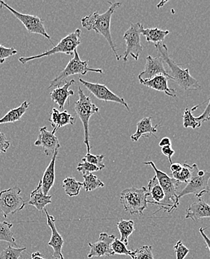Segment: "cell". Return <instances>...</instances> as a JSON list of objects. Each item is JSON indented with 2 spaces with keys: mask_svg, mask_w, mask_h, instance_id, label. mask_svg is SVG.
Returning <instances> with one entry per match:
<instances>
[{
  "mask_svg": "<svg viewBox=\"0 0 210 259\" xmlns=\"http://www.w3.org/2000/svg\"><path fill=\"white\" fill-rule=\"evenodd\" d=\"M162 153L169 158V162L172 164V157L175 155V152L172 147H164L162 148Z\"/></svg>",
  "mask_w": 210,
  "mask_h": 259,
  "instance_id": "42",
  "label": "cell"
},
{
  "mask_svg": "<svg viewBox=\"0 0 210 259\" xmlns=\"http://www.w3.org/2000/svg\"><path fill=\"white\" fill-rule=\"evenodd\" d=\"M172 141H171L170 138L167 137H164L162 138L160 141H159V147H172Z\"/></svg>",
  "mask_w": 210,
  "mask_h": 259,
  "instance_id": "44",
  "label": "cell"
},
{
  "mask_svg": "<svg viewBox=\"0 0 210 259\" xmlns=\"http://www.w3.org/2000/svg\"><path fill=\"white\" fill-rule=\"evenodd\" d=\"M175 253H176V259H184L189 253V249L183 244L182 241H178L175 244Z\"/></svg>",
  "mask_w": 210,
  "mask_h": 259,
  "instance_id": "38",
  "label": "cell"
},
{
  "mask_svg": "<svg viewBox=\"0 0 210 259\" xmlns=\"http://www.w3.org/2000/svg\"><path fill=\"white\" fill-rule=\"evenodd\" d=\"M207 228H203V227H201L199 229V232H200V235H201L202 238H203V241H205L206 244V247L208 248L210 252V239L208 238L207 235L205 234V230H206Z\"/></svg>",
  "mask_w": 210,
  "mask_h": 259,
  "instance_id": "43",
  "label": "cell"
},
{
  "mask_svg": "<svg viewBox=\"0 0 210 259\" xmlns=\"http://www.w3.org/2000/svg\"><path fill=\"white\" fill-rule=\"evenodd\" d=\"M192 177L187 185L179 193V200L188 194H194L197 199H200L204 194L209 193L208 183L210 180V172L199 169L196 164H192Z\"/></svg>",
  "mask_w": 210,
  "mask_h": 259,
  "instance_id": "7",
  "label": "cell"
},
{
  "mask_svg": "<svg viewBox=\"0 0 210 259\" xmlns=\"http://www.w3.org/2000/svg\"><path fill=\"white\" fill-rule=\"evenodd\" d=\"M56 132L49 131L48 127L43 126L40 128L38 137L34 143V145L36 147H42L45 153L48 156L52 155L56 153L59 149L60 148V143H59V138L55 136Z\"/></svg>",
  "mask_w": 210,
  "mask_h": 259,
  "instance_id": "15",
  "label": "cell"
},
{
  "mask_svg": "<svg viewBox=\"0 0 210 259\" xmlns=\"http://www.w3.org/2000/svg\"><path fill=\"white\" fill-rule=\"evenodd\" d=\"M169 30H162L158 28H148L145 29L143 27L141 29V34H143L146 37V40L148 43H154L155 45L162 43L166 36L169 34Z\"/></svg>",
  "mask_w": 210,
  "mask_h": 259,
  "instance_id": "26",
  "label": "cell"
},
{
  "mask_svg": "<svg viewBox=\"0 0 210 259\" xmlns=\"http://www.w3.org/2000/svg\"><path fill=\"white\" fill-rule=\"evenodd\" d=\"M130 256L133 259H154L152 252V246L147 245L139 249L130 250Z\"/></svg>",
  "mask_w": 210,
  "mask_h": 259,
  "instance_id": "32",
  "label": "cell"
},
{
  "mask_svg": "<svg viewBox=\"0 0 210 259\" xmlns=\"http://www.w3.org/2000/svg\"><path fill=\"white\" fill-rule=\"evenodd\" d=\"M3 7L10 11L11 13L24 25L28 32L31 33V34H40V35L46 37L48 40L51 39L50 36L47 32L46 29H45L44 20H41L40 17H37V16L25 15V14L20 13V12L15 10L13 8L9 6L4 1H0V8L2 9Z\"/></svg>",
  "mask_w": 210,
  "mask_h": 259,
  "instance_id": "11",
  "label": "cell"
},
{
  "mask_svg": "<svg viewBox=\"0 0 210 259\" xmlns=\"http://www.w3.org/2000/svg\"><path fill=\"white\" fill-rule=\"evenodd\" d=\"M105 158L104 155H92L90 153L86 154L82 158H81V162H87L89 164H93V165L96 166L100 169H104L106 167V165L103 164V158Z\"/></svg>",
  "mask_w": 210,
  "mask_h": 259,
  "instance_id": "35",
  "label": "cell"
},
{
  "mask_svg": "<svg viewBox=\"0 0 210 259\" xmlns=\"http://www.w3.org/2000/svg\"><path fill=\"white\" fill-rule=\"evenodd\" d=\"M210 218V205L201 198L192 202L186 211V219L197 221L203 218Z\"/></svg>",
  "mask_w": 210,
  "mask_h": 259,
  "instance_id": "17",
  "label": "cell"
},
{
  "mask_svg": "<svg viewBox=\"0 0 210 259\" xmlns=\"http://www.w3.org/2000/svg\"><path fill=\"white\" fill-rule=\"evenodd\" d=\"M10 141L7 139L4 133H0V155L6 153L10 147Z\"/></svg>",
  "mask_w": 210,
  "mask_h": 259,
  "instance_id": "40",
  "label": "cell"
},
{
  "mask_svg": "<svg viewBox=\"0 0 210 259\" xmlns=\"http://www.w3.org/2000/svg\"><path fill=\"white\" fill-rule=\"evenodd\" d=\"M84 182L82 183V188L85 191L90 192L95 191L97 188H103L105 186L104 183L93 174H86L82 175Z\"/></svg>",
  "mask_w": 210,
  "mask_h": 259,
  "instance_id": "29",
  "label": "cell"
},
{
  "mask_svg": "<svg viewBox=\"0 0 210 259\" xmlns=\"http://www.w3.org/2000/svg\"><path fill=\"white\" fill-rule=\"evenodd\" d=\"M26 250V247L15 248L9 245L0 254V259H19Z\"/></svg>",
  "mask_w": 210,
  "mask_h": 259,
  "instance_id": "33",
  "label": "cell"
},
{
  "mask_svg": "<svg viewBox=\"0 0 210 259\" xmlns=\"http://www.w3.org/2000/svg\"><path fill=\"white\" fill-rule=\"evenodd\" d=\"M155 47L159 53V56H160L164 61V63L169 66L171 73H172L170 76L172 77V80L175 81L180 87L187 92L197 91L200 89L199 81L194 77L191 76L189 69L182 68L170 57L169 48L164 44H157V45H155Z\"/></svg>",
  "mask_w": 210,
  "mask_h": 259,
  "instance_id": "2",
  "label": "cell"
},
{
  "mask_svg": "<svg viewBox=\"0 0 210 259\" xmlns=\"http://www.w3.org/2000/svg\"><path fill=\"white\" fill-rule=\"evenodd\" d=\"M109 3L110 6L105 13L100 15L98 12H95L81 18V26L88 31L94 30L96 31L97 34L103 36L112 48L116 59L119 61L121 56L117 54L116 46L112 40V34H111V20L116 9L121 6V3L117 2V3H112L109 2Z\"/></svg>",
  "mask_w": 210,
  "mask_h": 259,
  "instance_id": "1",
  "label": "cell"
},
{
  "mask_svg": "<svg viewBox=\"0 0 210 259\" xmlns=\"http://www.w3.org/2000/svg\"><path fill=\"white\" fill-rule=\"evenodd\" d=\"M183 119L184 128H192L194 130L201 126V122L197 121L196 117L192 115V111L189 108H186L185 110Z\"/></svg>",
  "mask_w": 210,
  "mask_h": 259,
  "instance_id": "34",
  "label": "cell"
},
{
  "mask_svg": "<svg viewBox=\"0 0 210 259\" xmlns=\"http://www.w3.org/2000/svg\"><path fill=\"white\" fill-rule=\"evenodd\" d=\"M31 259H47V258H44L43 255H42V254L40 253V252H38V251H37V252H33V253L32 254V258H31Z\"/></svg>",
  "mask_w": 210,
  "mask_h": 259,
  "instance_id": "46",
  "label": "cell"
},
{
  "mask_svg": "<svg viewBox=\"0 0 210 259\" xmlns=\"http://www.w3.org/2000/svg\"><path fill=\"white\" fill-rule=\"evenodd\" d=\"M49 121L51 123L54 131L67 125H74L76 119L68 113L67 111H60L53 108L50 111V117Z\"/></svg>",
  "mask_w": 210,
  "mask_h": 259,
  "instance_id": "18",
  "label": "cell"
},
{
  "mask_svg": "<svg viewBox=\"0 0 210 259\" xmlns=\"http://www.w3.org/2000/svg\"><path fill=\"white\" fill-rule=\"evenodd\" d=\"M144 164L146 165H150L154 169L155 177L157 179L159 185L162 187L163 191L164 193V198L161 202L159 209L156 212L162 209L163 211L171 213L178 208L180 200L178 199V189L179 185L181 184L180 182L177 181L175 179L169 177L167 174L158 169L153 161H148Z\"/></svg>",
  "mask_w": 210,
  "mask_h": 259,
  "instance_id": "3",
  "label": "cell"
},
{
  "mask_svg": "<svg viewBox=\"0 0 210 259\" xmlns=\"http://www.w3.org/2000/svg\"><path fill=\"white\" fill-rule=\"evenodd\" d=\"M73 58L69 61L68 64L66 66L65 68L54 79L50 81V86L48 89L52 88L59 87L61 84H63L64 80L67 77L73 76V75L87 74L88 72H94V73H103L102 69L91 68L89 67V62L87 61H81L79 57L77 50L73 53Z\"/></svg>",
  "mask_w": 210,
  "mask_h": 259,
  "instance_id": "8",
  "label": "cell"
},
{
  "mask_svg": "<svg viewBox=\"0 0 210 259\" xmlns=\"http://www.w3.org/2000/svg\"><path fill=\"white\" fill-rule=\"evenodd\" d=\"M192 175V166L185 163V164H183V168H182L180 172H172V178L175 179V180L180 182V183L187 184L189 183V180H190Z\"/></svg>",
  "mask_w": 210,
  "mask_h": 259,
  "instance_id": "31",
  "label": "cell"
},
{
  "mask_svg": "<svg viewBox=\"0 0 210 259\" xmlns=\"http://www.w3.org/2000/svg\"><path fill=\"white\" fill-rule=\"evenodd\" d=\"M111 246H112V249L113 251L114 254L130 255V250L127 248L126 245L121 242L120 240L117 239V238H114Z\"/></svg>",
  "mask_w": 210,
  "mask_h": 259,
  "instance_id": "36",
  "label": "cell"
},
{
  "mask_svg": "<svg viewBox=\"0 0 210 259\" xmlns=\"http://www.w3.org/2000/svg\"><path fill=\"white\" fill-rule=\"evenodd\" d=\"M143 26L141 23H131L129 29L125 31L123 34V39L126 41V50L123 56L124 62L128 61L129 56L136 61L139 60L143 51V47L141 45V29Z\"/></svg>",
  "mask_w": 210,
  "mask_h": 259,
  "instance_id": "10",
  "label": "cell"
},
{
  "mask_svg": "<svg viewBox=\"0 0 210 259\" xmlns=\"http://www.w3.org/2000/svg\"><path fill=\"white\" fill-rule=\"evenodd\" d=\"M13 224L12 223L0 222V241H6L13 245H16L15 236L12 231Z\"/></svg>",
  "mask_w": 210,
  "mask_h": 259,
  "instance_id": "30",
  "label": "cell"
},
{
  "mask_svg": "<svg viewBox=\"0 0 210 259\" xmlns=\"http://www.w3.org/2000/svg\"><path fill=\"white\" fill-rule=\"evenodd\" d=\"M44 211H45L47 215V221H47V224H48V227L51 229L52 232L51 238H50L48 245L53 249V258L65 259L63 254H62V247H63L65 241H64L62 235L59 233L57 229H56V224H55L56 219H55L54 217L49 214L46 208H45Z\"/></svg>",
  "mask_w": 210,
  "mask_h": 259,
  "instance_id": "16",
  "label": "cell"
},
{
  "mask_svg": "<svg viewBox=\"0 0 210 259\" xmlns=\"http://www.w3.org/2000/svg\"><path fill=\"white\" fill-rule=\"evenodd\" d=\"M59 150L53 154L52 156L51 161L45 171L43 177L40 180L39 183L41 185L42 191L45 195H48L50 189L53 188L55 183V178H56V172H55V167H56V158H57Z\"/></svg>",
  "mask_w": 210,
  "mask_h": 259,
  "instance_id": "21",
  "label": "cell"
},
{
  "mask_svg": "<svg viewBox=\"0 0 210 259\" xmlns=\"http://www.w3.org/2000/svg\"><path fill=\"white\" fill-rule=\"evenodd\" d=\"M31 103L24 101L20 106L9 111L4 117L0 118V124L12 123L20 120L25 113L27 111Z\"/></svg>",
  "mask_w": 210,
  "mask_h": 259,
  "instance_id": "24",
  "label": "cell"
},
{
  "mask_svg": "<svg viewBox=\"0 0 210 259\" xmlns=\"http://www.w3.org/2000/svg\"><path fill=\"white\" fill-rule=\"evenodd\" d=\"M182 168H183V164H180V163H172L171 165V170L172 172H180Z\"/></svg>",
  "mask_w": 210,
  "mask_h": 259,
  "instance_id": "45",
  "label": "cell"
},
{
  "mask_svg": "<svg viewBox=\"0 0 210 259\" xmlns=\"http://www.w3.org/2000/svg\"><path fill=\"white\" fill-rule=\"evenodd\" d=\"M117 227L120 234V241L128 246V238L135 231L134 221L131 220H120L117 224Z\"/></svg>",
  "mask_w": 210,
  "mask_h": 259,
  "instance_id": "27",
  "label": "cell"
},
{
  "mask_svg": "<svg viewBox=\"0 0 210 259\" xmlns=\"http://www.w3.org/2000/svg\"><path fill=\"white\" fill-rule=\"evenodd\" d=\"M148 192L153 200L150 201V204H154L158 207L160 206L161 202L164 198V193L162 187L159 185L156 177L149 180Z\"/></svg>",
  "mask_w": 210,
  "mask_h": 259,
  "instance_id": "25",
  "label": "cell"
},
{
  "mask_svg": "<svg viewBox=\"0 0 210 259\" xmlns=\"http://www.w3.org/2000/svg\"><path fill=\"white\" fill-rule=\"evenodd\" d=\"M76 170L81 172L82 175H86V174L97 172V171L100 170V169L96 167V166L89 164V163L80 162L78 164L77 167H76Z\"/></svg>",
  "mask_w": 210,
  "mask_h": 259,
  "instance_id": "39",
  "label": "cell"
},
{
  "mask_svg": "<svg viewBox=\"0 0 210 259\" xmlns=\"http://www.w3.org/2000/svg\"><path fill=\"white\" fill-rule=\"evenodd\" d=\"M115 238L116 237L114 235H109L106 232H102L97 242L94 243V244L89 243L90 252L88 255V258L114 255V254L111 245Z\"/></svg>",
  "mask_w": 210,
  "mask_h": 259,
  "instance_id": "14",
  "label": "cell"
},
{
  "mask_svg": "<svg viewBox=\"0 0 210 259\" xmlns=\"http://www.w3.org/2000/svg\"><path fill=\"white\" fill-rule=\"evenodd\" d=\"M79 81L98 100L104 102H113V103H119V104L126 107L128 111H130L129 106L125 101L124 99L119 97L117 94H114L105 84L89 82V81L83 80L80 76H79Z\"/></svg>",
  "mask_w": 210,
  "mask_h": 259,
  "instance_id": "12",
  "label": "cell"
},
{
  "mask_svg": "<svg viewBox=\"0 0 210 259\" xmlns=\"http://www.w3.org/2000/svg\"><path fill=\"white\" fill-rule=\"evenodd\" d=\"M73 84H75L74 79L65 81L62 87H58V89H55L50 93V98L58 105L59 109H63L69 97L74 94V92L70 89V86L73 85Z\"/></svg>",
  "mask_w": 210,
  "mask_h": 259,
  "instance_id": "19",
  "label": "cell"
},
{
  "mask_svg": "<svg viewBox=\"0 0 210 259\" xmlns=\"http://www.w3.org/2000/svg\"><path fill=\"white\" fill-rule=\"evenodd\" d=\"M209 101L208 106H206V109L204 110L203 114L199 116V117H196L197 121L200 122L201 123L203 122L208 121V120H210V98Z\"/></svg>",
  "mask_w": 210,
  "mask_h": 259,
  "instance_id": "41",
  "label": "cell"
},
{
  "mask_svg": "<svg viewBox=\"0 0 210 259\" xmlns=\"http://www.w3.org/2000/svg\"><path fill=\"white\" fill-rule=\"evenodd\" d=\"M81 29H76L73 32L70 33L68 35L62 39L60 42L56 46L52 48L51 50L36 55V56H29V57H20L19 59V61L21 64H26L29 61L41 59L44 57H48V56L56 54V53H63V54L71 56V55H73L77 47L81 43Z\"/></svg>",
  "mask_w": 210,
  "mask_h": 259,
  "instance_id": "5",
  "label": "cell"
},
{
  "mask_svg": "<svg viewBox=\"0 0 210 259\" xmlns=\"http://www.w3.org/2000/svg\"><path fill=\"white\" fill-rule=\"evenodd\" d=\"M51 203L52 196L45 195L44 194L40 183L36 187L35 189L31 193L29 200L26 202V205H33L40 212H43L47 205Z\"/></svg>",
  "mask_w": 210,
  "mask_h": 259,
  "instance_id": "22",
  "label": "cell"
},
{
  "mask_svg": "<svg viewBox=\"0 0 210 259\" xmlns=\"http://www.w3.org/2000/svg\"><path fill=\"white\" fill-rule=\"evenodd\" d=\"M62 186L65 194L70 197H73L79 195L81 188H82V183L78 182L73 177H67L63 180Z\"/></svg>",
  "mask_w": 210,
  "mask_h": 259,
  "instance_id": "28",
  "label": "cell"
},
{
  "mask_svg": "<svg viewBox=\"0 0 210 259\" xmlns=\"http://www.w3.org/2000/svg\"><path fill=\"white\" fill-rule=\"evenodd\" d=\"M21 192L17 186L0 191V213L5 218L21 211L26 206V201L20 196Z\"/></svg>",
  "mask_w": 210,
  "mask_h": 259,
  "instance_id": "9",
  "label": "cell"
},
{
  "mask_svg": "<svg viewBox=\"0 0 210 259\" xmlns=\"http://www.w3.org/2000/svg\"><path fill=\"white\" fill-rule=\"evenodd\" d=\"M152 125V117H145V118L138 122L137 130L136 133L131 136V140L134 142H137L141 138H150V136L157 138L155 133H157V127Z\"/></svg>",
  "mask_w": 210,
  "mask_h": 259,
  "instance_id": "20",
  "label": "cell"
},
{
  "mask_svg": "<svg viewBox=\"0 0 210 259\" xmlns=\"http://www.w3.org/2000/svg\"><path fill=\"white\" fill-rule=\"evenodd\" d=\"M79 100L75 103V111L82 122L84 130V144L87 148V153L91 152L90 141H89V120L93 114L99 112V108L92 103L90 97H88L81 90V87L78 89Z\"/></svg>",
  "mask_w": 210,
  "mask_h": 259,
  "instance_id": "6",
  "label": "cell"
},
{
  "mask_svg": "<svg viewBox=\"0 0 210 259\" xmlns=\"http://www.w3.org/2000/svg\"><path fill=\"white\" fill-rule=\"evenodd\" d=\"M17 54V50L14 47L7 48L0 45V64H4L6 59Z\"/></svg>",
  "mask_w": 210,
  "mask_h": 259,
  "instance_id": "37",
  "label": "cell"
},
{
  "mask_svg": "<svg viewBox=\"0 0 210 259\" xmlns=\"http://www.w3.org/2000/svg\"><path fill=\"white\" fill-rule=\"evenodd\" d=\"M150 196L145 187L136 188V187L127 188L122 191L120 195V202L123 205L127 212L131 215H143V211L147 208L150 200L147 197Z\"/></svg>",
  "mask_w": 210,
  "mask_h": 259,
  "instance_id": "4",
  "label": "cell"
},
{
  "mask_svg": "<svg viewBox=\"0 0 210 259\" xmlns=\"http://www.w3.org/2000/svg\"><path fill=\"white\" fill-rule=\"evenodd\" d=\"M146 60L147 61H146L145 70L139 73L138 76L139 81L150 80L159 75H162L167 77L169 79L172 80V77L164 68V61L160 56L153 58L151 56H148Z\"/></svg>",
  "mask_w": 210,
  "mask_h": 259,
  "instance_id": "13",
  "label": "cell"
},
{
  "mask_svg": "<svg viewBox=\"0 0 210 259\" xmlns=\"http://www.w3.org/2000/svg\"><path fill=\"white\" fill-rule=\"evenodd\" d=\"M167 80L169 78L167 77L159 75V76L153 77L151 79L141 81L140 83L153 90L164 92L169 97H176V91L169 87Z\"/></svg>",
  "mask_w": 210,
  "mask_h": 259,
  "instance_id": "23",
  "label": "cell"
},
{
  "mask_svg": "<svg viewBox=\"0 0 210 259\" xmlns=\"http://www.w3.org/2000/svg\"></svg>",
  "mask_w": 210,
  "mask_h": 259,
  "instance_id": "47",
  "label": "cell"
}]
</instances>
